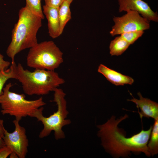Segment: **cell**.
Returning <instances> with one entry per match:
<instances>
[{"instance_id": "obj_1", "label": "cell", "mask_w": 158, "mask_h": 158, "mask_svg": "<svg viewBox=\"0 0 158 158\" xmlns=\"http://www.w3.org/2000/svg\"><path fill=\"white\" fill-rule=\"evenodd\" d=\"M128 117L126 114L116 119V117L113 115L104 123L97 126L99 129L98 135L101 138V145L115 158L128 157L131 152L138 154L143 152L150 157L147 144L152 126H151L148 130L142 129L139 133L127 138L124 131L119 128L118 125Z\"/></svg>"}, {"instance_id": "obj_2", "label": "cell", "mask_w": 158, "mask_h": 158, "mask_svg": "<svg viewBox=\"0 0 158 158\" xmlns=\"http://www.w3.org/2000/svg\"><path fill=\"white\" fill-rule=\"evenodd\" d=\"M42 20L26 6L19 10L18 19L12 31L11 41L6 51L11 63L14 62L17 54L38 43L37 35L42 26Z\"/></svg>"}, {"instance_id": "obj_3", "label": "cell", "mask_w": 158, "mask_h": 158, "mask_svg": "<svg viewBox=\"0 0 158 158\" xmlns=\"http://www.w3.org/2000/svg\"><path fill=\"white\" fill-rule=\"evenodd\" d=\"M14 79L21 83L24 93L29 95H43L54 91L65 81L54 71L35 69L33 71L24 69L22 65L11 63Z\"/></svg>"}, {"instance_id": "obj_4", "label": "cell", "mask_w": 158, "mask_h": 158, "mask_svg": "<svg viewBox=\"0 0 158 158\" xmlns=\"http://www.w3.org/2000/svg\"><path fill=\"white\" fill-rule=\"evenodd\" d=\"M54 92V98L52 101L56 104L57 107L56 111L48 117H45L43 114V108L42 107L35 111L31 117L36 118L43 125V128L39 135L40 138L47 136L52 131L54 132L56 140L64 138L65 135L62 128L71 123L70 120L66 119L68 112L67 109V103L65 98V93L61 89L58 88Z\"/></svg>"}, {"instance_id": "obj_5", "label": "cell", "mask_w": 158, "mask_h": 158, "mask_svg": "<svg viewBox=\"0 0 158 158\" xmlns=\"http://www.w3.org/2000/svg\"><path fill=\"white\" fill-rule=\"evenodd\" d=\"M11 83L6 84L4 87L0 97L1 112L3 115L8 114L20 121L27 116L31 117L37 109L46 104L42 97L33 100H28L25 95L11 92Z\"/></svg>"}, {"instance_id": "obj_6", "label": "cell", "mask_w": 158, "mask_h": 158, "mask_svg": "<svg viewBox=\"0 0 158 158\" xmlns=\"http://www.w3.org/2000/svg\"><path fill=\"white\" fill-rule=\"evenodd\" d=\"M63 53L52 41H44L30 49L26 58L29 67L54 71L63 61Z\"/></svg>"}, {"instance_id": "obj_7", "label": "cell", "mask_w": 158, "mask_h": 158, "mask_svg": "<svg viewBox=\"0 0 158 158\" xmlns=\"http://www.w3.org/2000/svg\"><path fill=\"white\" fill-rule=\"evenodd\" d=\"M127 12L121 17L113 18L114 25L110 32L112 36L126 32L144 31L150 28V21L140 16L138 12Z\"/></svg>"}, {"instance_id": "obj_8", "label": "cell", "mask_w": 158, "mask_h": 158, "mask_svg": "<svg viewBox=\"0 0 158 158\" xmlns=\"http://www.w3.org/2000/svg\"><path fill=\"white\" fill-rule=\"evenodd\" d=\"M19 121L16 119L13 121L15 129L12 133L8 132L4 128L3 138L5 145L12 152L15 153L19 158H25L28 152V140L25 129L20 125Z\"/></svg>"}, {"instance_id": "obj_9", "label": "cell", "mask_w": 158, "mask_h": 158, "mask_svg": "<svg viewBox=\"0 0 158 158\" xmlns=\"http://www.w3.org/2000/svg\"><path fill=\"white\" fill-rule=\"evenodd\" d=\"M119 11H135L150 21H158V15L151 9L148 4L142 0H118Z\"/></svg>"}, {"instance_id": "obj_10", "label": "cell", "mask_w": 158, "mask_h": 158, "mask_svg": "<svg viewBox=\"0 0 158 158\" xmlns=\"http://www.w3.org/2000/svg\"><path fill=\"white\" fill-rule=\"evenodd\" d=\"M139 97L137 99L132 96L131 99H127L128 101L132 102L135 103L137 107L140 109L138 111L140 118L142 117L148 118H151L155 119L158 118V104L157 103L150 99L143 97L140 92L138 93Z\"/></svg>"}, {"instance_id": "obj_11", "label": "cell", "mask_w": 158, "mask_h": 158, "mask_svg": "<svg viewBox=\"0 0 158 158\" xmlns=\"http://www.w3.org/2000/svg\"><path fill=\"white\" fill-rule=\"evenodd\" d=\"M97 71L108 81L116 86L131 85L134 82L132 78L110 69L103 64L99 66Z\"/></svg>"}, {"instance_id": "obj_12", "label": "cell", "mask_w": 158, "mask_h": 158, "mask_svg": "<svg viewBox=\"0 0 158 158\" xmlns=\"http://www.w3.org/2000/svg\"><path fill=\"white\" fill-rule=\"evenodd\" d=\"M43 12L48 21V33L53 39L60 35V26L59 18V8L49 6L45 5L43 6Z\"/></svg>"}, {"instance_id": "obj_13", "label": "cell", "mask_w": 158, "mask_h": 158, "mask_svg": "<svg viewBox=\"0 0 158 158\" xmlns=\"http://www.w3.org/2000/svg\"><path fill=\"white\" fill-rule=\"evenodd\" d=\"M70 4L64 0L59 8L60 35L63 32L64 28L67 23L71 19V13L70 7Z\"/></svg>"}, {"instance_id": "obj_14", "label": "cell", "mask_w": 158, "mask_h": 158, "mask_svg": "<svg viewBox=\"0 0 158 158\" xmlns=\"http://www.w3.org/2000/svg\"><path fill=\"white\" fill-rule=\"evenodd\" d=\"M130 45L121 36L117 37L110 43V54L112 56L120 55L127 49Z\"/></svg>"}, {"instance_id": "obj_15", "label": "cell", "mask_w": 158, "mask_h": 158, "mask_svg": "<svg viewBox=\"0 0 158 158\" xmlns=\"http://www.w3.org/2000/svg\"><path fill=\"white\" fill-rule=\"evenodd\" d=\"M149 139L148 151L151 156H153L158 153V118L154 120Z\"/></svg>"}, {"instance_id": "obj_16", "label": "cell", "mask_w": 158, "mask_h": 158, "mask_svg": "<svg viewBox=\"0 0 158 158\" xmlns=\"http://www.w3.org/2000/svg\"><path fill=\"white\" fill-rule=\"evenodd\" d=\"M41 0H26V6L32 13L40 17L43 19L44 16L41 5Z\"/></svg>"}, {"instance_id": "obj_17", "label": "cell", "mask_w": 158, "mask_h": 158, "mask_svg": "<svg viewBox=\"0 0 158 158\" xmlns=\"http://www.w3.org/2000/svg\"><path fill=\"white\" fill-rule=\"evenodd\" d=\"M14 79L13 69L11 65L10 68L4 71H0V97L3 93L4 86L9 79Z\"/></svg>"}, {"instance_id": "obj_18", "label": "cell", "mask_w": 158, "mask_h": 158, "mask_svg": "<svg viewBox=\"0 0 158 158\" xmlns=\"http://www.w3.org/2000/svg\"><path fill=\"white\" fill-rule=\"evenodd\" d=\"M144 33L143 31L128 32L121 34V36L130 45L133 44Z\"/></svg>"}, {"instance_id": "obj_19", "label": "cell", "mask_w": 158, "mask_h": 158, "mask_svg": "<svg viewBox=\"0 0 158 158\" xmlns=\"http://www.w3.org/2000/svg\"><path fill=\"white\" fill-rule=\"evenodd\" d=\"M12 151L6 145L0 147V158H6L9 156Z\"/></svg>"}, {"instance_id": "obj_20", "label": "cell", "mask_w": 158, "mask_h": 158, "mask_svg": "<svg viewBox=\"0 0 158 158\" xmlns=\"http://www.w3.org/2000/svg\"><path fill=\"white\" fill-rule=\"evenodd\" d=\"M45 5L49 6L59 8L64 0H44Z\"/></svg>"}, {"instance_id": "obj_21", "label": "cell", "mask_w": 158, "mask_h": 158, "mask_svg": "<svg viewBox=\"0 0 158 158\" xmlns=\"http://www.w3.org/2000/svg\"><path fill=\"white\" fill-rule=\"evenodd\" d=\"M4 56L0 53V71H4L8 68L10 65V62L5 60Z\"/></svg>"}, {"instance_id": "obj_22", "label": "cell", "mask_w": 158, "mask_h": 158, "mask_svg": "<svg viewBox=\"0 0 158 158\" xmlns=\"http://www.w3.org/2000/svg\"><path fill=\"white\" fill-rule=\"evenodd\" d=\"M4 121L2 119L0 120V147L5 145L3 139L4 136Z\"/></svg>"}, {"instance_id": "obj_23", "label": "cell", "mask_w": 158, "mask_h": 158, "mask_svg": "<svg viewBox=\"0 0 158 158\" xmlns=\"http://www.w3.org/2000/svg\"><path fill=\"white\" fill-rule=\"evenodd\" d=\"M10 158H18V155L15 152H12L9 155Z\"/></svg>"}, {"instance_id": "obj_24", "label": "cell", "mask_w": 158, "mask_h": 158, "mask_svg": "<svg viewBox=\"0 0 158 158\" xmlns=\"http://www.w3.org/2000/svg\"><path fill=\"white\" fill-rule=\"evenodd\" d=\"M65 0L67 1L70 4H71L73 1V0Z\"/></svg>"}]
</instances>
